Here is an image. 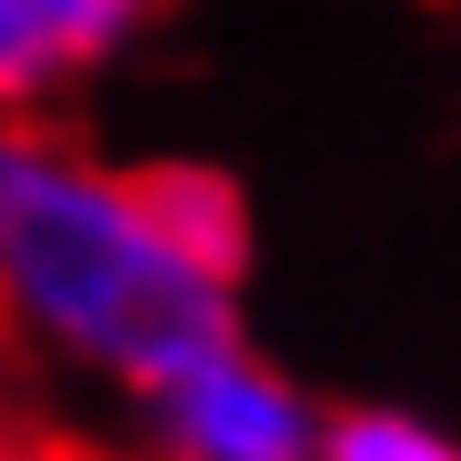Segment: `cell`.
Returning a JSON list of instances; mask_svg holds the SVG:
<instances>
[{
  "label": "cell",
  "mask_w": 461,
  "mask_h": 461,
  "mask_svg": "<svg viewBox=\"0 0 461 461\" xmlns=\"http://www.w3.org/2000/svg\"><path fill=\"white\" fill-rule=\"evenodd\" d=\"M21 11H31V31H41L50 70H60V81H81V70L121 60V50L150 31L161 0H21Z\"/></svg>",
  "instance_id": "cell-3"
},
{
  "label": "cell",
  "mask_w": 461,
  "mask_h": 461,
  "mask_svg": "<svg viewBox=\"0 0 461 461\" xmlns=\"http://www.w3.org/2000/svg\"><path fill=\"white\" fill-rule=\"evenodd\" d=\"M140 402V441L150 461H321V411L301 402V381L281 361H261L241 331L191 351L181 371H161Z\"/></svg>",
  "instance_id": "cell-2"
},
{
  "label": "cell",
  "mask_w": 461,
  "mask_h": 461,
  "mask_svg": "<svg viewBox=\"0 0 461 461\" xmlns=\"http://www.w3.org/2000/svg\"><path fill=\"white\" fill-rule=\"evenodd\" d=\"M0 461H91V451H70V441H50V431H31V421L0 411Z\"/></svg>",
  "instance_id": "cell-6"
},
{
  "label": "cell",
  "mask_w": 461,
  "mask_h": 461,
  "mask_svg": "<svg viewBox=\"0 0 461 461\" xmlns=\"http://www.w3.org/2000/svg\"><path fill=\"white\" fill-rule=\"evenodd\" d=\"M321 461H461V441L421 411H392V402H351L331 411L321 431Z\"/></svg>",
  "instance_id": "cell-4"
},
{
  "label": "cell",
  "mask_w": 461,
  "mask_h": 461,
  "mask_svg": "<svg viewBox=\"0 0 461 461\" xmlns=\"http://www.w3.org/2000/svg\"><path fill=\"white\" fill-rule=\"evenodd\" d=\"M50 91H60V70H50L31 11H21V0H0V121H31Z\"/></svg>",
  "instance_id": "cell-5"
},
{
  "label": "cell",
  "mask_w": 461,
  "mask_h": 461,
  "mask_svg": "<svg viewBox=\"0 0 461 461\" xmlns=\"http://www.w3.org/2000/svg\"><path fill=\"white\" fill-rule=\"evenodd\" d=\"M230 281H211L150 211L140 161H91L41 121H0V321L60 361L150 392L191 351L230 341Z\"/></svg>",
  "instance_id": "cell-1"
}]
</instances>
